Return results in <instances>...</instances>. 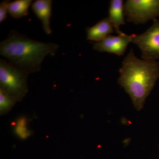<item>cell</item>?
<instances>
[{
  "mask_svg": "<svg viewBox=\"0 0 159 159\" xmlns=\"http://www.w3.org/2000/svg\"><path fill=\"white\" fill-rule=\"evenodd\" d=\"M119 71L118 83L129 95L136 109L142 110L159 79L158 61L140 59L131 49Z\"/></svg>",
  "mask_w": 159,
  "mask_h": 159,
  "instance_id": "cell-1",
  "label": "cell"
},
{
  "mask_svg": "<svg viewBox=\"0 0 159 159\" xmlns=\"http://www.w3.org/2000/svg\"><path fill=\"white\" fill-rule=\"evenodd\" d=\"M58 44L38 41L16 30H11L0 43V54L29 74L39 72L47 56L56 53Z\"/></svg>",
  "mask_w": 159,
  "mask_h": 159,
  "instance_id": "cell-2",
  "label": "cell"
},
{
  "mask_svg": "<svg viewBox=\"0 0 159 159\" xmlns=\"http://www.w3.org/2000/svg\"><path fill=\"white\" fill-rule=\"evenodd\" d=\"M29 73L8 61L0 60V89L17 101H21L28 92Z\"/></svg>",
  "mask_w": 159,
  "mask_h": 159,
  "instance_id": "cell-3",
  "label": "cell"
},
{
  "mask_svg": "<svg viewBox=\"0 0 159 159\" xmlns=\"http://www.w3.org/2000/svg\"><path fill=\"white\" fill-rule=\"evenodd\" d=\"M124 11L127 21L145 24L159 16V0H127L124 4Z\"/></svg>",
  "mask_w": 159,
  "mask_h": 159,
  "instance_id": "cell-4",
  "label": "cell"
},
{
  "mask_svg": "<svg viewBox=\"0 0 159 159\" xmlns=\"http://www.w3.org/2000/svg\"><path fill=\"white\" fill-rule=\"evenodd\" d=\"M132 42L141 50L143 59L155 61L159 59V19L153 20L152 25L144 33L132 34Z\"/></svg>",
  "mask_w": 159,
  "mask_h": 159,
  "instance_id": "cell-5",
  "label": "cell"
},
{
  "mask_svg": "<svg viewBox=\"0 0 159 159\" xmlns=\"http://www.w3.org/2000/svg\"><path fill=\"white\" fill-rule=\"evenodd\" d=\"M132 34L128 35L123 32L117 36L110 34L102 40L94 43L93 48L99 52L122 56L125 54L129 44L132 42Z\"/></svg>",
  "mask_w": 159,
  "mask_h": 159,
  "instance_id": "cell-6",
  "label": "cell"
},
{
  "mask_svg": "<svg viewBox=\"0 0 159 159\" xmlns=\"http://www.w3.org/2000/svg\"><path fill=\"white\" fill-rule=\"evenodd\" d=\"M52 3L51 0H36L31 5L32 10L41 22L44 31L47 34L52 33L51 20Z\"/></svg>",
  "mask_w": 159,
  "mask_h": 159,
  "instance_id": "cell-7",
  "label": "cell"
},
{
  "mask_svg": "<svg viewBox=\"0 0 159 159\" xmlns=\"http://www.w3.org/2000/svg\"><path fill=\"white\" fill-rule=\"evenodd\" d=\"M113 26L107 18L87 29V39L96 42L100 41L114 32Z\"/></svg>",
  "mask_w": 159,
  "mask_h": 159,
  "instance_id": "cell-8",
  "label": "cell"
},
{
  "mask_svg": "<svg viewBox=\"0 0 159 159\" xmlns=\"http://www.w3.org/2000/svg\"><path fill=\"white\" fill-rule=\"evenodd\" d=\"M124 4L122 0H111L110 4L107 18L118 34L122 32L120 30V26L125 24Z\"/></svg>",
  "mask_w": 159,
  "mask_h": 159,
  "instance_id": "cell-9",
  "label": "cell"
},
{
  "mask_svg": "<svg viewBox=\"0 0 159 159\" xmlns=\"http://www.w3.org/2000/svg\"><path fill=\"white\" fill-rule=\"evenodd\" d=\"M32 3V0H16L9 2V13L15 19L27 16L29 15V7Z\"/></svg>",
  "mask_w": 159,
  "mask_h": 159,
  "instance_id": "cell-10",
  "label": "cell"
},
{
  "mask_svg": "<svg viewBox=\"0 0 159 159\" xmlns=\"http://www.w3.org/2000/svg\"><path fill=\"white\" fill-rule=\"evenodd\" d=\"M28 123V119L23 117L18 119L13 125L15 133L20 139H26L31 135Z\"/></svg>",
  "mask_w": 159,
  "mask_h": 159,
  "instance_id": "cell-11",
  "label": "cell"
},
{
  "mask_svg": "<svg viewBox=\"0 0 159 159\" xmlns=\"http://www.w3.org/2000/svg\"><path fill=\"white\" fill-rule=\"evenodd\" d=\"M16 101L6 92L0 89V110L1 114H6L12 108Z\"/></svg>",
  "mask_w": 159,
  "mask_h": 159,
  "instance_id": "cell-12",
  "label": "cell"
},
{
  "mask_svg": "<svg viewBox=\"0 0 159 159\" xmlns=\"http://www.w3.org/2000/svg\"><path fill=\"white\" fill-rule=\"evenodd\" d=\"M9 1H3L0 4V22L2 23L7 19L9 13Z\"/></svg>",
  "mask_w": 159,
  "mask_h": 159,
  "instance_id": "cell-13",
  "label": "cell"
}]
</instances>
